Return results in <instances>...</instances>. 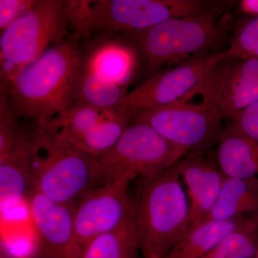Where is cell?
I'll return each instance as SVG.
<instances>
[{
    "instance_id": "obj_1",
    "label": "cell",
    "mask_w": 258,
    "mask_h": 258,
    "mask_svg": "<svg viewBox=\"0 0 258 258\" xmlns=\"http://www.w3.org/2000/svg\"><path fill=\"white\" fill-rule=\"evenodd\" d=\"M84 61L76 37L52 44L13 80L8 94L10 109L19 119L52 124L74 107Z\"/></svg>"
},
{
    "instance_id": "obj_2",
    "label": "cell",
    "mask_w": 258,
    "mask_h": 258,
    "mask_svg": "<svg viewBox=\"0 0 258 258\" xmlns=\"http://www.w3.org/2000/svg\"><path fill=\"white\" fill-rule=\"evenodd\" d=\"M232 2H214L198 14L166 20L154 28L131 34L139 55L151 77L164 64L217 53L231 27L233 26Z\"/></svg>"
},
{
    "instance_id": "obj_3",
    "label": "cell",
    "mask_w": 258,
    "mask_h": 258,
    "mask_svg": "<svg viewBox=\"0 0 258 258\" xmlns=\"http://www.w3.org/2000/svg\"><path fill=\"white\" fill-rule=\"evenodd\" d=\"M176 164L140 178L133 206L136 234L144 258H164L188 232L189 203Z\"/></svg>"
},
{
    "instance_id": "obj_4",
    "label": "cell",
    "mask_w": 258,
    "mask_h": 258,
    "mask_svg": "<svg viewBox=\"0 0 258 258\" xmlns=\"http://www.w3.org/2000/svg\"><path fill=\"white\" fill-rule=\"evenodd\" d=\"M30 162L37 189L60 203H77L93 187L96 157L60 138L51 125L30 132Z\"/></svg>"
},
{
    "instance_id": "obj_5",
    "label": "cell",
    "mask_w": 258,
    "mask_h": 258,
    "mask_svg": "<svg viewBox=\"0 0 258 258\" xmlns=\"http://www.w3.org/2000/svg\"><path fill=\"white\" fill-rule=\"evenodd\" d=\"M186 154L149 125L134 121L110 150L96 158L93 187L113 184L128 186L135 178L153 175L170 167Z\"/></svg>"
},
{
    "instance_id": "obj_6",
    "label": "cell",
    "mask_w": 258,
    "mask_h": 258,
    "mask_svg": "<svg viewBox=\"0 0 258 258\" xmlns=\"http://www.w3.org/2000/svg\"><path fill=\"white\" fill-rule=\"evenodd\" d=\"M70 28L64 1L35 0L31 7L1 32V62L20 71L52 44L76 37L71 35Z\"/></svg>"
},
{
    "instance_id": "obj_7",
    "label": "cell",
    "mask_w": 258,
    "mask_h": 258,
    "mask_svg": "<svg viewBox=\"0 0 258 258\" xmlns=\"http://www.w3.org/2000/svg\"><path fill=\"white\" fill-rule=\"evenodd\" d=\"M225 119L208 102L185 96L167 106L144 112L134 121L149 125L187 154L211 152L225 128Z\"/></svg>"
},
{
    "instance_id": "obj_8",
    "label": "cell",
    "mask_w": 258,
    "mask_h": 258,
    "mask_svg": "<svg viewBox=\"0 0 258 258\" xmlns=\"http://www.w3.org/2000/svg\"><path fill=\"white\" fill-rule=\"evenodd\" d=\"M224 57V51L186 60L169 71L154 75L128 93L118 109L132 120L144 112L167 106L189 94L210 70Z\"/></svg>"
},
{
    "instance_id": "obj_9",
    "label": "cell",
    "mask_w": 258,
    "mask_h": 258,
    "mask_svg": "<svg viewBox=\"0 0 258 258\" xmlns=\"http://www.w3.org/2000/svg\"><path fill=\"white\" fill-rule=\"evenodd\" d=\"M187 96L210 103L230 121L258 101V58L227 60L224 55Z\"/></svg>"
},
{
    "instance_id": "obj_10",
    "label": "cell",
    "mask_w": 258,
    "mask_h": 258,
    "mask_svg": "<svg viewBox=\"0 0 258 258\" xmlns=\"http://www.w3.org/2000/svg\"><path fill=\"white\" fill-rule=\"evenodd\" d=\"M127 188L123 184L102 185L88 190L79 199L75 210V235L83 252L98 236L133 220V206Z\"/></svg>"
},
{
    "instance_id": "obj_11",
    "label": "cell",
    "mask_w": 258,
    "mask_h": 258,
    "mask_svg": "<svg viewBox=\"0 0 258 258\" xmlns=\"http://www.w3.org/2000/svg\"><path fill=\"white\" fill-rule=\"evenodd\" d=\"M42 258H83L75 235L76 203L53 201L35 188L28 198Z\"/></svg>"
},
{
    "instance_id": "obj_12",
    "label": "cell",
    "mask_w": 258,
    "mask_h": 258,
    "mask_svg": "<svg viewBox=\"0 0 258 258\" xmlns=\"http://www.w3.org/2000/svg\"><path fill=\"white\" fill-rule=\"evenodd\" d=\"M210 153L189 152L176 163V169L188 190V232L208 218L218 200L226 177L215 156Z\"/></svg>"
},
{
    "instance_id": "obj_13",
    "label": "cell",
    "mask_w": 258,
    "mask_h": 258,
    "mask_svg": "<svg viewBox=\"0 0 258 258\" xmlns=\"http://www.w3.org/2000/svg\"><path fill=\"white\" fill-rule=\"evenodd\" d=\"M36 188L30 162V132L22 129L14 147L0 157V208H15Z\"/></svg>"
},
{
    "instance_id": "obj_14",
    "label": "cell",
    "mask_w": 258,
    "mask_h": 258,
    "mask_svg": "<svg viewBox=\"0 0 258 258\" xmlns=\"http://www.w3.org/2000/svg\"><path fill=\"white\" fill-rule=\"evenodd\" d=\"M216 147L215 158L224 175L258 181V142L229 122Z\"/></svg>"
},
{
    "instance_id": "obj_15",
    "label": "cell",
    "mask_w": 258,
    "mask_h": 258,
    "mask_svg": "<svg viewBox=\"0 0 258 258\" xmlns=\"http://www.w3.org/2000/svg\"><path fill=\"white\" fill-rule=\"evenodd\" d=\"M85 62L102 79L125 87L135 70V51L118 40H98Z\"/></svg>"
},
{
    "instance_id": "obj_16",
    "label": "cell",
    "mask_w": 258,
    "mask_h": 258,
    "mask_svg": "<svg viewBox=\"0 0 258 258\" xmlns=\"http://www.w3.org/2000/svg\"><path fill=\"white\" fill-rule=\"evenodd\" d=\"M248 217L206 220L189 231L164 258H204Z\"/></svg>"
},
{
    "instance_id": "obj_17",
    "label": "cell",
    "mask_w": 258,
    "mask_h": 258,
    "mask_svg": "<svg viewBox=\"0 0 258 258\" xmlns=\"http://www.w3.org/2000/svg\"><path fill=\"white\" fill-rule=\"evenodd\" d=\"M253 215H258L257 180L226 176L218 200L206 220H228Z\"/></svg>"
},
{
    "instance_id": "obj_18",
    "label": "cell",
    "mask_w": 258,
    "mask_h": 258,
    "mask_svg": "<svg viewBox=\"0 0 258 258\" xmlns=\"http://www.w3.org/2000/svg\"><path fill=\"white\" fill-rule=\"evenodd\" d=\"M128 93L126 87L102 79L84 61L76 88L75 104L85 105L102 111H113L120 106Z\"/></svg>"
},
{
    "instance_id": "obj_19",
    "label": "cell",
    "mask_w": 258,
    "mask_h": 258,
    "mask_svg": "<svg viewBox=\"0 0 258 258\" xmlns=\"http://www.w3.org/2000/svg\"><path fill=\"white\" fill-rule=\"evenodd\" d=\"M132 123L133 120L128 115L117 108L96 127L71 144L93 157H100L116 144Z\"/></svg>"
},
{
    "instance_id": "obj_20",
    "label": "cell",
    "mask_w": 258,
    "mask_h": 258,
    "mask_svg": "<svg viewBox=\"0 0 258 258\" xmlns=\"http://www.w3.org/2000/svg\"><path fill=\"white\" fill-rule=\"evenodd\" d=\"M140 247L133 220L97 237L86 246L83 258H139Z\"/></svg>"
},
{
    "instance_id": "obj_21",
    "label": "cell",
    "mask_w": 258,
    "mask_h": 258,
    "mask_svg": "<svg viewBox=\"0 0 258 258\" xmlns=\"http://www.w3.org/2000/svg\"><path fill=\"white\" fill-rule=\"evenodd\" d=\"M258 247V215L249 216L204 258H253Z\"/></svg>"
},
{
    "instance_id": "obj_22",
    "label": "cell",
    "mask_w": 258,
    "mask_h": 258,
    "mask_svg": "<svg viewBox=\"0 0 258 258\" xmlns=\"http://www.w3.org/2000/svg\"><path fill=\"white\" fill-rule=\"evenodd\" d=\"M230 45L224 51L227 60H246L258 58V18L237 22L232 27Z\"/></svg>"
},
{
    "instance_id": "obj_23",
    "label": "cell",
    "mask_w": 258,
    "mask_h": 258,
    "mask_svg": "<svg viewBox=\"0 0 258 258\" xmlns=\"http://www.w3.org/2000/svg\"><path fill=\"white\" fill-rule=\"evenodd\" d=\"M0 157L14 147L21 134L19 118L8 104L10 85L0 84Z\"/></svg>"
},
{
    "instance_id": "obj_24",
    "label": "cell",
    "mask_w": 258,
    "mask_h": 258,
    "mask_svg": "<svg viewBox=\"0 0 258 258\" xmlns=\"http://www.w3.org/2000/svg\"><path fill=\"white\" fill-rule=\"evenodd\" d=\"M229 122L237 125L247 137L258 142V101L244 108Z\"/></svg>"
},
{
    "instance_id": "obj_25",
    "label": "cell",
    "mask_w": 258,
    "mask_h": 258,
    "mask_svg": "<svg viewBox=\"0 0 258 258\" xmlns=\"http://www.w3.org/2000/svg\"><path fill=\"white\" fill-rule=\"evenodd\" d=\"M35 0H0V30L8 28Z\"/></svg>"
},
{
    "instance_id": "obj_26",
    "label": "cell",
    "mask_w": 258,
    "mask_h": 258,
    "mask_svg": "<svg viewBox=\"0 0 258 258\" xmlns=\"http://www.w3.org/2000/svg\"><path fill=\"white\" fill-rule=\"evenodd\" d=\"M238 10L250 18H258V0H242L239 3Z\"/></svg>"
},
{
    "instance_id": "obj_27",
    "label": "cell",
    "mask_w": 258,
    "mask_h": 258,
    "mask_svg": "<svg viewBox=\"0 0 258 258\" xmlns=\"http://www.w3.org/2000/svg\"><path fill=\"white\" fill-rule=\"evenodd\" d=\"M253 258H258V247L257 249V251H256V253L254 254Z\"/></svg>"
}]
</instances>
